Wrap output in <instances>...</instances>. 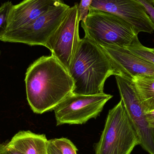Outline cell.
Wrapping results in <instances>:
<instances>
[{
	"mask_svg": "<svg viewBox=\"0 0 154 154\" xmlns=\"http://www.w3.org/2000/svg\"><path fill=\"white\" fill-rule=\"evenodd\" d=\"M145 9L146 13L154 22V5L149 0H137Z\"/></svg>",
	"mask_w": 154,
	"mask_h": 154,
	"instance_id": "18",
	"label": "cell"
},
{
	"mask_svg": "<svg viewBox=\"0 0 154 154\" xmlns=\"http://www.w3.org/2000/svg\"><path fill=\"white\" fill-rule=\"evenodd\" d=\"M69 72L75 83L73 92L84 95L104 93L107 79L120 76L116 65L103 49L85 36L80 41Z\"/></svg>",
	"mask_w": 154,
	"mask_h": 154,
	"instance_id": "2",
	"label": "cell"
},
{
	"mask_svg": "<svg viewBox=\"0 0 154 154\" xmlns=\"http://www.w3.org/2000/svg\"><path fill=\"white\" fill-rule=\"evenodd\" d=\"M1 51H0V56H1Z\"/></svg>",
	"mask_w": 154,
	"mask_h": 154,
	"instance_id": "24",
	"label": "cell"
},
{
	"mask_svg": "<svg viewBox=\"0 0 154 154\" xmlns=\"http://www.w3.org/2000/svg\"><path fill=\"white\" fill-rule=\"evenodd\" d=\"M48 154H61L59 150L54 144L51 139L48 141Z\"/></svg>",
	"mask_w": 154,
	"mask_h": 154,
	"instance_id": "20",
	"label": "cell"
},
{
	"mask_svg": "<svg viewBox=\"0 0 154 154\" xmlns=\"http://www.w3.org/2000/svg\"><path fill=\"white\" fill-rule=\"evenodd\" d=\"M150 50L154 53V48H150Z\"/></svg>",
	"mask_w": 154,
	"mask_h": 154,
	"instance_id": "23",
	"label": "cell"
},
{
	"mask_svg": "<svg viewBox=\"0 0 154 154\" xmlns=\"http://www.w3.org/2000/svg\"><path fill=\"white\" fill-rule=\"evenodd\" d=\"M79 4L69 8L56 31L47 42L45 47L69 71L81 38L79 35Z\"/></svg>",
	"mask_w": 154,
	"mask_h": 154,
	"instance_id": "7",
	"label": "cell"
},
{
	"mask_svg": "<svg viewBox=\"0 0 154 154\" xmlns=\"http://www.w3.org/2000/svg\"><path fill=\"white\" fill-rule=\"evenodd\" d=\"M145 116L149 126L154 131V110L146 112Z\"/></svg>",
	"mask_w": 154,
	"mask_h": 154,
	"instance_id": "21",
	"label": "cell"
},
{
	"mask_svg": "<svg viewBox=\"0 0 154 154\" xmlns=\"http://www.w3.org/2000/svg\"><path fill=\"white\" fill-rule=\"evenodd\" d=\"M51 140L61 154H77L78 149L69 139L61 137Z\"/></svg>",
	"mask_w": 154,
	"mask_h": 154,
	"instance_id": "16",
	"label": "cell"
},
{
	"mask_svg": "<svg viewBox=\"0 0 154 154\" xmlns=\"http://www.w3.org/2000/svg\"><path fill=\"white\" fill-rule=\"evenodd\" d=\"M89 10L114 14L132 25L138 33L154 32V22L137 0H92Z\"/></svg>",
	"mask_w": 154,
	"mask_h": 154,
	"instance_id": "9",
	"label": "cell"
},
{
	"mask_svg": "<svg viewBox=\"0 0 154 154\" xmlns=\"http://www.w3.org/2000/svg\"><path fill=\"white\" fill-rule=\"evenodd\" d=\"M131 81L145 113L154 110V78L135 77Z\"/></svg>",
	"mask_w": 154,
	"mask_h": 154,
	"instance_id": "13",
	"label": "cell"
},
{
	"mask_svg": "<svg viewBox=\"0 0 154 154\" xmlns=\"http://www.w3.org/2000/svg\"><path fill=\"white\" fill-rule=\"evenodd\" d=\"M113 96L106 93L84 95L74 92L54 109L57 125H82L99 116Z\"/></svg>",
	"mask_w": 154,
	"mask_h": 154,
	"instance_id": "6",
	"label": "cell"
},
{
	"mask_svg": "<svg viewBox=\"0 0 154 154\" xmlns=\"http://www.w3.org/2000/svg\"><path fill=\"white\" fill-rule=\"evenodd\" d=\"M139 139L123 101L109 111L95 154H131Z\"/></svg>",
	"mask_w": 154,
	"mask_h": 154,
	"instance_id": "4",
	"label": "cell"
},
{
	"mask_svg": "<svg viewBox=\"0 0 154 154\" xmlns=\"http://www.w3.org/2000/svg\"><path fill=\"white\" fill-rule=\"evenodd\" d=\"M13 5L11 1H7L2 4L0 7V41L3 38L7 31L9 15Z\"/></svg>",
	"mask_w": 154,
	"mask_h": 154,
	"instance_id": "15",
	"label": "cell"
},
{
	"mask_svg": "<svg viewBox=\"0 0 154 154\" xmlns=\"http://www.w3.org/2000/svg\"><path fill=\"white\" fill-rule=\"evenodd\" d=\"M48 141L44 134L20 131L8 143L23 154H48Z\"/></svg>",
	"mask_w": 154,
	"mask_h": 154,
	"instance_id": "12",
	"label": "cell"
},
{
	"mask_svg": "<svg viewBox=\"0 0 154 154\" xmlns=\"http://www.w3.org/2000/svg\"><path fill=\"white\" fill-rule=\"evenodd\" d=\"M0 154H23L8 144V143H0Z\"/></svg>",
	"mask_w": 154,
	"mask_h": 154,
	"instance_id": "19",
	"label": "cell"
},
{
	"mask_svg": "<svg viewBox=\"0 0 154 154\" xmlns=\"http://www.w3.org/2000/svg\"><path fill=\"white\" fill-rule=\"evenodd\" d=\"M92 0H81L79 4V14L80 21H84L88 13L90 5Z\"/></svg>",
	"mask_w": 154,
	"mask_h": 154,
	"instance_id": "17",
	"label": "cell"
},
{
	"mask_svg": "<svg viewBox=\"0 0 154 154\" xmlns=\"http://www.w3.org/2000/svg\"><path fill=\"white\" fill-rule=\"evenodd\" d=\"M102 48L116 65L120 73L119 76L129 80L135 77L154 78V64L136 55L128 48Z\"/></svg>",
	"mask_w": 154,
	"mask_h": 154,
	"instance_id": "10",
	"label": "cell"
},
{
	"mask_svg": "<svg viewBox=\"0 0 154 154\" xmlns=\"http://www.w3.org/2000/svg\"><path fill=\"white\" fill-rule=\"evenodd\" d=\"M69 7L60 0L31 23L7 32L1 41L45 47L64 20Z\"/></svg>",
	"mask_w": 154,
	"mask_h": 154,
	"instance_id": "5",
	"label": "cell"
},
{
	"mask_svg": "<svg viewBox=\"0 0 154 154\" xmlns=\"http://www.w3.org/2000/svg\"><path fill=\"white\" fill-rule=\"evenodd\" d=\"M149 1H150L154 5V0H149Z\"/></svg>",
	"mask_w": 154,
	"mask_h": 154,
	"instance_id": "22",
	"label": "cell"
},
{
	"mask_svg": "<svg viewBox=\"0 0 154 154\" xmlns=\"http://www.w3.org/2000/svg\"><path fill=\"white\" fill-rule=\"evenodd\" d=\"M123 101L139 139V145L149 154H154V131L149 126L132 81L116 76Z\"/></svg>",
	"mask_w": 154,
	"mask_h": 154,
	"instance_id": "8",
	"label": "cell"
},
{
	"mask_svg": "<svg viewBox=\"0 0 154 154\" xmlns=\"http://www.w3.org/2000/svg\"><path fill=\"white\" fill-rule=\"evenodd\" d=\"M24 81L27 101L38 114L53 110L75 88L69 72L52 55L42 56L31 64Z\"/></svg>",
	"mask_w": 154,
	"mask_h": 154,
	"instance_id": "1",
	"label": "cell"
},
{
	"mask_svg": "<svg viewBox=\"0 0 154 154\" xmlns=\"http://www.w3.org/2000/svg\"><path fill=\"white\" fill-rule=\"evenodd\" d=\"M127 48L136 55L154 64V53L150 50L149 48L142 45L138 37L136 38Z\"/></svg>",
	"mask_w": 154,
	"mask_h": 154,
	"instance_id": "14",
	"label": "cell"
},
{
	"mask_svg": "<svg viewBox=\"0 0 154 154\" xmlns=\"http://www.w3.org/2000/svg\"><path fill=\"white\" fill-rule=\"evenodd\" d=\"M81 27L85 37L101 48H128L139 33L123 19L97 10H89Z\"/></svg>",
	"mask_w": 154,
	"mask_h": 154,
	"instance_id": "3",
	"label": "cell"
},
{
	"mask_svg": "<svg viewBox=\"0 0 154 154\" xmlns=\"http://www.w3.org/2000/svg\"><path fill=\"white\" fill-rule=\"evenodd\" d=\"M60 0H23L13 5L7 32L22 28L34 21Z\"/></svg>",
	"mask_w": 154,
	"mask_h": 154,
	"instance_id": "11",
	"label": "cell"
}]
</instances>
